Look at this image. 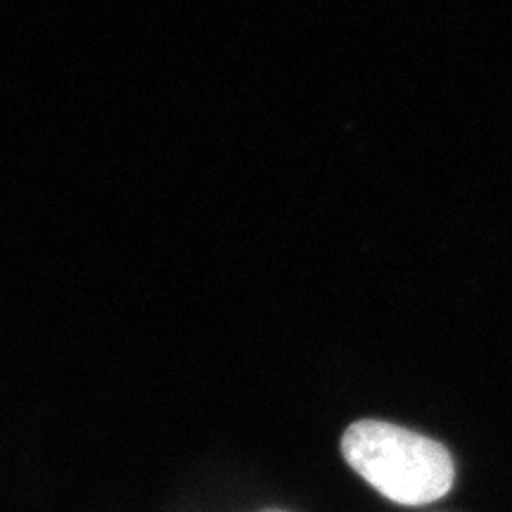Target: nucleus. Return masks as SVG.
Here are the masks:
<instances>
[{
	"mask_svg": "<svg viewBox=\"0 0 512 512\" xmlns=\"http://www.w3.org/2000/svg\"><path fill=\"white\" fill-rule=\"evenodd\" d=\"M342 456L373 489L401 505H427L453 486V460L439 441L382 420L344 432Z\"/></svg>",
	"mask_w": 512,
	"mask_h": 512,
	"instance_id": "obj_1",
	"label": "nucleus"
}]
</instances>
